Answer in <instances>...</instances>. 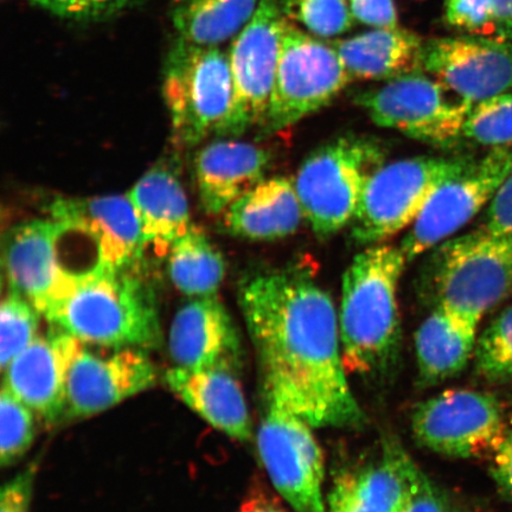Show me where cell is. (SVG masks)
<instances>
[{
    "label": "cell",
    "mask_w": 512,
    "mask_h": 512,
    "mask_svg": "<svg viewBox=\"0 0 512 512\" xmlns=\"http://www.w3.org/2000/svg\"><path fill=\"white\" fill-rule=\"evenodd\" d=\"M239 303L258 355L262 399L313 428L360 427L364 414L345 368L334 300L304 270L242 281Z\"/></svg>",
    "instance_id": "1"
},
{
    "label": "cell",
    "mask_w": 512,
    "mask_h": 512,
    "mask_svg": "<svg viewBox=\"0 0 512 512\" xmlns=\"http://www.w3.org/2000/svg\"><path fill=\"white\" fill-rule=\"evenodd\" d=\"M42 316L95 348L146 351L162 341L156 296L138 266L79 275Z\"/></svg>",
    "instance_id": "2"
},
{
    "label": "cell",
    "mask_w": 512,
    "mask_h": 512,
    "mask_svg": "<svg viewBox=\"0 0 512 512\" xmlns=\"http://www.w3.org/2000/svg\"><path fill=\"white\" fill-rule=\"evenodd\" d=\"M408 260L401 247L368 246L343 275L339 332L348 373L375 374L392 361L400 337L398 290Z\"/></svg>",
    "instance_id": "3"
},
{
    "label": "cell",
    "mask_w": 512,
    "mask_h": 512,
    "mask_svg": "<svg viewBox=\"0 0 512 512\" xmlns=\"http://www.w3.org/2000/svg\"><path fill=\"white\" fill-rule=\"evenodd\" d=\"M437 247L427 273L435 306L479 325L512 293V233L483 227Z\"/></svg>",
    "instance_id": "4"
},
{
    "label": "cell",
    "mask_w": 512,
    "mask_h": 512,
    "mask_svg": "<svg viewBox=\"0 0 512 512\" xmlns=\"http://www.w3.org/2000/svg\"><path fill=\"white\" fill-rule=\"evenodd\" d=\"M163 98L172 142L191 149L211 134L220 136L232 111L233 79L228 54L178 37L165 62Z\"/></svg>",
    "instance_id": "5"
},
{
    "label": "cell",
    "mask_w": 512,
    "mask_h": 512,
    "mask_svg": "<svg viewBox=\"0 0 512 512\" xmlns=\"http://www.w3.org/2000/svg\"><path fill=\"white\" fill-rule=\"evenodd\" d=\"M381 146L363 137H342L307 157L293 179L305 219L326 239L350 226L371 175L382 166Z\"/></svg>",
    "instance_id": "6"
},
{
    "label": "cell",
    "mask_w": 512,
    "mask_h": 512,
    "mask_svg": "<svg viewBox=\"0 0 512 512\" xmlns=\"http://www.w3.org/2000/svg\"><path fill=\"white\" fill-rule=\"evenodd\" d=\"M472 156H420L383 164L369 178L352 220V239L379 245L402 232L450 179L462 174Z\"/></svg>",
    "instance_id": "7"
},
{
    "label": "cell",
    "mask_w": 512,
    "mask_h": 512,
    "mask_svg": "<svg viewBox=\"0 0 512 512\" xmlns=\"http://www.w3.org/2000/svg\"><path fill=\"white\" fill-rule=\"evenodd\" d=\"M351 81L331 43L317 40L285 17L272 98L262 126L272 133L298 124L330 105Z\"/></svg>",
    "instance_id": "8"
},
{
    "label": "cell",
    "mask_w": 512,
    "mask_h": 512,
    "mask_svg": "<svg viewBox=\"0 0 512 512\" xmlns=\"http://www.w3.org/2000/svg\"><path fill=\"white\" fill-rule=\"evenodd\" d=\"M356 102L377 126L441 149H450L463 139L473 107L421 70L362 92Z\"/></svg>",
    "instance_id": "9"
},
{
    "label": "cell",
    "mask_w": 512,
    "mask_h": 512,
    "mask_svg": "<svg viewBox=\"0 0 512 512\" xmlns=\"http://www.w3.org/2000/svg\"><path fill=\"white\" fill-rule=\"evenodd\" d=\"M305 420L262 399L259 456L280 496L296 512H326L324 454Z\"/></svg>",
    "instance_id": "10"
},
{
    "label": "cell",
    "mask_w": 512,
    "mask_h": 512,
    "mask_svg": "<svg viewBox=\"0 0 512 512\" xmlns=\"http://www.w3.org/2000/svg\"><path fill=\"white\" fill-rule=\"evenodd\" d=\"M284 18L279 0H261L251 21L235 36L228 54L233 105L219 137H238L264 124L277 74Z\"/></svg>",
    "instance_id": "11"
},
{
    "label": "cell",
    "mask_w": 512,
    "mask_h": 512,
    "mask_svg": "<svg viewBox=\"0 0 512 512\" xmlns=\"http://www.w3.org/2000/svg\"><path fill=\"white\" fill-rule=\"evenodd\" d=\"M512 172V145L494 147L439 188L401 243L408 261L451 238L484 209Z\"/></svg>",
    "instance_id": "12"
},
{
    "label": "cell",
    "mask_w": 512,
    "mask_h": 512,
    "mask_svg": "<svg viewBox=\"0 0 512 512\" xmlns=\"http://www.w3.org/2000/svg\"><path fill=\"white\" fill-rule=\"evenodd\" d=\"M416 441L440 456L467 459L495 450L504 437V414L496 396L450 389L420 403L412 415Z\"/></svg>",
    "instance_id": "13"
},
{
    "label": "cell",
    "mask_w": 512,
    "mask_h": 512,
    "mask_svg": "<svg viewBox=\"0 0 512 512\" xmlns=\"http://www.w3.org/2000/svg\"><path fill=\"white\" fill-rule=\"evenodd\" d=\"M157 382V367L145 350H95L82 343L68 371L66 419L106 412Z\"/></svg>",
    "instance_id": "14"
},
{
    "label": "cell",
    "mask_w": 512,
    "mask_h": 512,
    "mask_svg": "<svg viewBox=\"0 0 512 512\" xmlns=\"http://www.w3.org/2000/svg\"><path fill=\"white\" fill-rule=\"evenodd\" d=\"M422 69L475 105L512 92V42L476 35L434 38L425 44Z\"/></svg>",
    "instance_id": "15"
},
{
    "label": "cell",
    "mask_w": 512,
    "mask_h": 512,
    "mask_svg": "<svg viewBox=\"0 0 512 512\" xmlns=\"http://www.w3.org/2000/svg\"><path fill=\"white\" fill-rule=\"evenodd\" d=\"M63 233V224L51 219L19 224L5 236L3 261L10 290L27 298L41 315L76 278L62 260Z\"/></svg>",
    "instance_id": "16"
},
{
    "label": "cell",
    "mask_w": 512,
    "mask_h": 512,
    "mask_svg": "<svg viewBox=\"0 0 512 512\" xmlns=\"http://www.w3.org/2000/svg\"><path fill=\"white\" fill-rule=\"evenodd\" d=\"M51 219L91 241L100 265L114 270L138 266L145 251L142 226L126 195L60 197L49 204Z\"/></svg>",
    "instance_id": "17"
},
{
    "label": "cell",
    "mask_w": 512,
    "mask_h": 512,
    "mask_svg": "<svg viewBox=\"0 0 512 512\" xmlns=\"http://www.w3.org/2000/svg\"><path fill=\"white\" fill-rule=\"evenodd\" d=\"M81 344L56 328L38 335L3 371V384L38 418L59 424L66 419L68 371Z\"/></svg>",
    "instance_id": "18"
},
{
    "label": "cell",
    "mask_w": 512,
    "mask_h": 512,
    "mask_svg": "<svg viewBox=\"0 0 512 512\" xmlns=\"http://www.w3.org/2000/svg\"><path fill=\"white\" fill-rule=\"evenodd\" d=\"M422 475L409 454L389 441L380 456L339 473L326 512H403Z\"/></svg>",
    "instance_id": "19"
},
{
    "label": "cell",
    "mask_w": 512,
    "mask_h": 512,
    "mask_svg": "<svg viewBox=\"0 0 512 512\" xmlns=\"http://www.w3.org/2000/svg\"><path fill=\"white\" fill-rule=\"evenodd\" d=\"M240 351L238 330L217 294L191 298L179 307L169 331V352L175 367H238Z\"/></svg>",
    "instance_id": "20"
},
{
    "label": "cell",
    "mask_w": 512,
    "mask_h": 512,
    "mask_svg": "<svg viewBox=\"0 0 512 512\" xmlns=\"http://www.w3.org/2000/svg\"><path fill=\"white\" fill-rule=\"evenodd\" d=\"M164 380L179 400L217 431L241 443L252 439V418L238 379V367H174L166 371Z\"/></svg>",
    "instance_id": "21"
},
{
    "label": "cell",
    "mask_w": 512,
    "mask_h": 512,
    "mask_svg": "<svg viewBox=\"0 0 512 512\" xmlns=\"http://www.w3.org/2000/svg\"><path fill=\"white\" fill-rule=\"evenodd\" d=\"M271 156L262 147L226 139L203 146L195 157L194 174L201 207L223 215L245 192L265 178Z\"/></svg>",
    "instance_id": "22"
},
{
    "label": "cell",
    "mask_w": 512,
    "mask_h": 512,
    "mask_svg": "<svg viewBox=\"0 0 512 512\" xmlns=\"http://www.w3.org/2000/svg\"><path fill=\"white\" fill-rule=\"evenodd\" d=\"M305 219L292 179L264 178L223 214L229 234L252 241H275L298 232Z\"/></svg>",
    "instance_id": "23"
},
{
    "label": "cell",
    "mask_w": 512,
    "mask_h": 512,
    "mask_svg": "<svg viewBox=\"0 0 512 512\" xmlns=\"http://www.w3.org/2000/svg\"><path fill=\"white\" fill-rule=\"evenodd\" d=\"M142 226L145 249L166 256L192 226L182 183L168 166L158 164L127 194Z\"/></svg>",
    "instance_id": "24"
},
{
    "label": "cell",
    "mask_w": 512,
    "mask_h": 512,
    "mask_svg": "<svg viewBox=\"0 0 512 512\" xmlns=\"http://www.w3.org/2000/svg\"><path fill=\"white\" fill-rule=\"evenodd\" d=\"M331 44L352 80L389 81L421 70L426 43L415 32L396 27Z\"/></svg>",
    "instance_id": "25"
},
{
    "label": "cell",
    "mask_w": 512,
    "mask_h": 512,
    "mask_svg": "<svg viewBox=\"0 0 512 512\" xmlns=\"http://www.w3.org/2000/svg\"><path fill=\"white\" fill-rule=\"evenodd\" d=\"M478 325L435 306L414 338L420 380L440 384L462 373L475 356Z\"/></svg>",
    "instance_id": "26"
},
{
    "label": "cell",
    "mask_w": 512,
    "mask_h": 512,
    "mask_svg": "<svg viewBox=\"0 0 512 512\" xmlns=\"http://www.w3.org/2000/svg\"><path fill=\"white\" fill-rule=\"evenodd\" d=\"M261 0H174L172 23L179 38L219 47L251 21Z\"/></svg>",
    "instance_id": "27"
},
{
    "label": "cell",
    "mask_w": 512,
    "mask_h": 512,
    "mask_svg": "<svg viewBox=\"0 0 512 512\" xmlns=\"http://www.w3.org/2000/svg\"><path fill=\"white\" fill-rule=\"evenodd\" d=\"M172 284L190 298L215 296L226 277V261L200 228L191 226L168 254Z\"/></svg>",
    "instance_id": "28"
},
{
    "label": "cell",
    "mask_w": 512,
    "mask_h": 512,
    "mask_svg": "<svg viewBox=\"0 0 512 512\" xmlns=\"http://www.w3.org/2000/svg\"><path fill=\"white\" fill-rule=\"evenodd\" d=\"M41 312L29 300L10 290L0 307V367L8 368L14 358L37 338Z\"/></svg>",
    "instance_id": "29"
},
{
    "label": "cell",
    "mask_w": 512,
    "mask_h": 512,
    "mask_svg": "<svg viewBox=\"0 0 512 512\" xmlns=\"http://www.w3.org/2000/svg\"><path fill=\"white\" fill-rule=\"evenodd\" d=\"M36 413L2 384L0 393V465L22 459L36 438Z\"/></svg>",
    "instance_id": "30"
},
{
    "label": "cell",
    "mask_w": 512,
    "mask_h": 512,
    "mask_svg": "<svg viewBox=\"0 0 512 512\" xmlns=\"http://www.w3.org/2000/svg\"><path fill=\"white\" fill-rule=\"evenodd\" d=\"M463 139L488 150L512 145V92L473 105L466 119Z\"/></svg>",
    "instance_id": "31"
},
{
    "label": "cell",
    "mask_w": 512,
    "mask_h": 512,
    "mask_svg": "<svg viewBox=\"0 0 512 512\" xmlns=\"http://www.w3.org/2000/svg\"><path fill=\"white\" fill-rule=\"evenodd\" d=\"M475 361L486 380L512 382V306L499 313L477 339Z\"/></svg>",
    "instance_id": "32"
},
{
    "label": "cell",
    "mask_w": 512,
    "mask_h": 512,
    "mask_svg": "<svg viewBox=\"0 0 512 512\" xmlns=\"http://www.w3.org/2000/svg\"><path fill=\"white\" fill-rule=\"evenodd\" d=\"M286 18L320 38L338 37L354 27L348 0H283Z\"/></svg>",
    "instance_id": "33"
},
{
    "label": "cell",
    "mask_w": 512,
    "mask_h": 512,
    "mask_svg": "<svg viewBox=\"0 0 512 512\" xmlns=\"http://www.w3.org/2000/svg\"><path fill=\"white\" fill-rule=\"evenodd\" d=\"M445 18L469 35H497L494 0H445Z\"/></svg>",
    "instance_id": "34"
},
{
    "label": "cell",
    "mask_w": 512,
    "mask_h": 512,
    "mask_svg": "<svg viewBox=\"0 0 512 512\" xmlns=\"http://www.w3.org/2000/svg\"><path fill=\"white\" fill-rule=\"evenodd\" d=\"M56 16L73 21H96L111 17L137 0H31Z\"/></svg>",
    "instance_id": "35"
},
{
    "label": "cell",
    "mask_w": 512,
    "mask_h": 512,
    "mask_svg": "<svg viewBox=\"0 0 512 512\" xmlns=\"http://www.w3.org/2000/svg\"><path fill=\"white\" fill-rule=\"evenodd\" d=\"M38 464L36 462L9 480L0 490V512H29Z\"/></svg>",
    "instance_id": "36"
},
{
    "label": "cell",
    "mask_w": 512,
    "mask_h": 512,
    "mask_svg": "<svg viewBox=\"0 0 512 512\" xmlns=\"http://www.w3.org/2000/svg\"><path fill=\"white\" fill-rule=\"evenodd\" d=\"M355 21L374 29L399 27L394 0H348Z\"/></svg>",
    "instance_id": "37"
},
{
    "label": "cell",
    "mask_w": 512,
    "mask_h": 512,
    "mask_svg": "<svg viewBox=\"0 0 512 512\" xmlns=\"http://www.w3.org/2000/svg\"><path fill=\"white\" fill-rule=\"evenodd\" d=\"M484 227L495 233H512V172L498 189L486 211Z\"/></svg>",
    "instance_id": "38"
},
{
    "label": "cell",
    "mask_w": 512,
    "mask_h": 512,
    "mask_svg": "<svg viewBox=\"0 0 512 512\" xmlns=\"http://www.w3.org/2000/svg\"><path fill=\"white\" fill-rule=\"evenodd\" d=\"M491 475L499 490L512 499V431L504 434L494 450Z\"/></svg>",
    "instance_id": "39"
},
{
    "label": "cell",
    "mask_w": 512,
    "mask_h": 512,
    "mask_svg": "<svg viewBox=\"0 0 512 512\" xmlns=\"http://www.w3.org/2000/svg\"><path fill=\"white\" fill-rule=\"evenodd\" d=\"M403 512H447V507L437 488L422 475L412 501Z\"/></svg>",
    "instance_id": "40"
},
{
    "label": "cell",
    "mask_w": 512,
    "mask_h": 512,
    "mask_svg": "<svg viewBox=\"0 0 512 512\" xmlns=\"http://www.w3.org/2000/svg\"><path fill=\"white\" fill-rule=\"evenodd\" d=\"M497 36L512 42V0H494Z\"/></svg>",
    "instance_id": "41"
},
{
    "label": "cell",
    "mask_w": 512,
    "mask_h": 512,
    "mask_svg": "<svg viewBox=\"0 0 512 512\" xmlns=\"http://www.w3.org/2000/svg\"><path fill=\"white\" fill-rule=\"evenodd\" d=\"M236 512H286L274 498L265 494H255L246 499Z\"/></svg>",
    "instance_id": "42"
}]
</instances>
